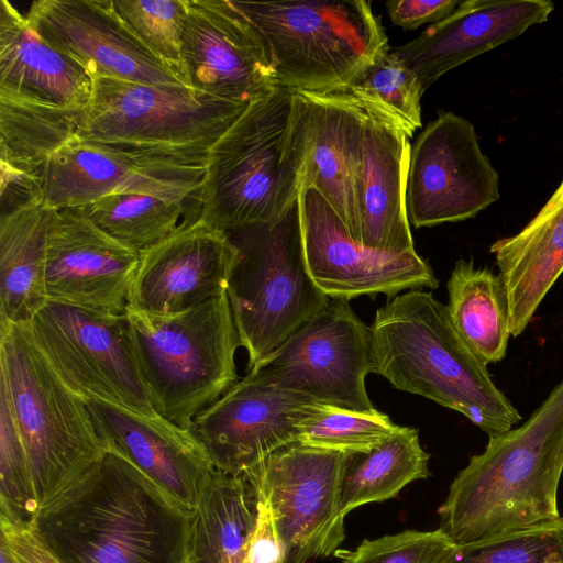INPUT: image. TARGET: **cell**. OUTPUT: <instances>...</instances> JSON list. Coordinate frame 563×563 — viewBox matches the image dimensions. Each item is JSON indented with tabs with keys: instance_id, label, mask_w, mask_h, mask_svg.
<instances>
[{
	"instance_id": "obj_9",
	"label": "cell",
	"mask_w": 563,
	"mask_h": 563,
	"mask_svg": "<svg viewBox=\"0 0 563 563\" xmlns=\"http://www.w3.org/2000/svg\"><path fill=\"white\" fill-rule=\"evenodd\" d=\"M210 150L74 137L42 167L44 203L59 210L113 194L202 201Z\"/></svg>"
},
{
	"instance_id": "obj_5",
	"label": "cell",
	"mask_w": 563,
	"mask_h": 563,
	"mask_svg": "<svg viewBox=\"0 0 563 563\" xmlns=\"http://www.w3.org/2000/svg\"><path fill=\"white\" fill-rule=\"evenodd\" d=\"M125 313L155 411L189 429L239 380L235 353L241 342L227 291L173 314L131 307Z\"/></svg>"
},
{
	"instance_id": "obj_32",
	"label": "cell",
	"mask_w": 563,
	"mask_h": 563,
	"mask_svg": "<svg viewBox=\"0 0 563 563\" xmlns=\"http://www.w3.org/2000/svg\"><path fill=\"white\" fill-rule=\"evenodd\" d=\"M69 209L126 247L142 252L200 220L203 205L144 194H113Z\"/></svg>"
},
{
	"instance_id": "obj_22",
	"label": "cell",
	"mask_w": 563,
	"mask_h": 563,
	"mask_svg": "<svg viewBox=\"0 0 563 563\" xmlns=\"http://www.w3.org/2000/svg\"><path fill=\"white\" fill-rule=\"evenodd\" d=\"M306 164L303 187H314L358 243L356 175L366 111L347 92L292 90Z\"/></svg>"
},
{
	"instance_id": "obj_17",
	"label": "cell",
	"mask_w": 563,
	"mask_h": 563,
	"mask_svg": "<svg viewBox=\"0 0 563 563\" xmlns=\"http://www.w3.org/2000/svg\"><path fill=\"white\" fill-rule=\"evenodd\" d=\"M317 404L246 375L201 411L189 430L216 471L242 475L276 450L298 442L300 422Z\"/></svg>"
},
{
	"instance_id": "obj_31",
	"label": "cell",
	"mask_w": 563,
	"mask_h": 563,
	"mask_svg": "<svg viewBox=\"0 0 563 563\" xmlns=\"http://www.w3.org/2000/svg\"><path fill=\"white\" fill-rule=\"evenodd\" d=\"M429 457L420 444L418 430L401 426L371 451L349 454L342 484L343 514L394 498L406 485L427 478Z\"/></svg>"
},
{
	"instance_id": "obj_23",
	"label": "cell",
	"mask_w": 563,
	"mask_h": 563,
	"mask_svg": "<svg viewBox=\"0 0 563 563\" xmlns=\"http://www.w3.org/2000/svg\"><path fill=\"white\" fill-rule=\"evenodd\" d=\"M547 0H468L412 41L394 48L417 74L423 91L449 70L548 20Z\"/></svg>"
},
{
	"instance_id": "obj_14",
	"label": "cell",
	"mask_w": 563,
	"mask_h": 563,
	"mask_svg": "<svg viewBox=\"0 0 563 563\" xmlns=\"http://www.w3.org/2000/svg\"><path fill=\"white\" fill-rule=\"evenodd\" d=\"M499 176L482 152L473 124L441 112L411 145L406 210L416 228L474 218L497 201Z\"/></svg>"
},
{
	"instance_id": "obj_37",
	"label": "cell",
	"mask_w": 563,
	"mask_h": 563,
	"mask_svg": "<svg viewBox=\"0 0 563 563\" xmlns=\"http://www.w3.org/2000/svg\"><path fill=\"white\" fill-rule=\"evenodd\" d=\"M111 1L115 12L139 40L184 80L181 34L187 14V0Z\"/></svg>"
},
{
	"instance_id": "obj_34",
	"label": "cell",
	"mask_w": 563,
	"mask_h": 563,
	"mask_svg": "<svg viewBox=\"0 0 563 563\" xmlns=\"http://www.w3.org/2000/svg\"><path fill=\"white\" fill-rule=\"evenodd\" d=\"M400 426L379 411L357 412L317 404L300 422L298 442L347 454L368 452Z\"/></svg>"
},
{
	"instance_id": "obj_36",
	"label": "cell",
	"mask_w": 563,
	"mask_h": 563,
	"mask_svg": "<svg viewBox=\"0 0 563 563\" xmlns=\"http://www.w3.org/2000/svg\"><path fill=\"white\" fill-rule=\"evenodd\" d=\"M449 563H563V517L459 547Z\"/></svg>"
},
{
	"instance_id": "obj_28",
	"label": "cell",
	"mask_w": 563,
	"mask_h": 563,
	"mask_svg": "<svg viewBox=\"0 0 563 563\" xmlns=\"http://www.w3.org/2000/svg\"><path fill=\"white\" fill-rule=\"evenodd\" d=\"M255 518L246 478L214 471L192 514L189 563H244Z\"/></svg>"
},
{
	"instance_id": "obj_2",
	"label": "cell",
	"mask_w": 563,
	"mask_h": 563,
	"mask_svg": "<svg viewBox=\"0 0 563 563\" xmlns=\"http://www.w3.org/2000/svg\"><path fill=\"white\" fill-rule=\"evenodd\" d=\"M488 438L438 510L439 529L456 547L560 517L563 380L525 423Z\"/></svg>"
},
{
	"instance_id": "obj_7",
	"label": "cell",
	"mask_w": 563,
	"mask_h": 563,
	"mask_svg": "<svg viewBox=\"0 0 563 563\" xmlns=\"http://www.w3.org/2000/svg\"><path fill=\"white\" fill-rule=\"evenodd\" d=\"M232 2L264 42L278 87L345 92L390 49L380 16L369 1Z\"/></svg>"
},
{
	"instance_id": "obj_13",
	"label": "cell",
	"mask_w": 563,
	"mask_h": 563,
	"mask_svg": "<svg viewBox=\"0 0 563 563\" xmlns=\"http://www.w3.org/2000/svg\"><path fill=\"white\" fill-rule=\"evenodd\" d=\"M368 373L369 328L347 300L330 299L285 343L249 369L247 375L322 405L374 412L365 386Z\"/></svg>"
},
{
	"instance_id": "obj_20",
	"label": "cell",
	"mask_w": 563,
	"mask_h": 563,
	"mask_svg": "<svg viewBox=\"0 0 563 563\" xmlns=\"http://www.w3.org/2000/svg\"><path fill=\"white\" fill-rule=\"evenodd\" d=\"M238 249L202 218L140 252L128 307L173 314L227 291Z\"/></svg>"
},
{
	"instance_id": "obj_16",
	"label": "cell",
	"mask_w": 563,
	"mask_h": 563,
	"mask_svg": "<svg viewBox=\"0 0 563 563\" xmlns=\"http://www.w3.org/2000/svg\"><path fill=\"white\" fill-rule=\"evenodd\" d=\"M181 75L194 90L244 106L278 87L264 42L230 0H187Z\"/></svg>"
},
{
	"instance_id": "obj_39",
	"label": "cell",
	"mask_w": 563,
	"mask_h": 563,
	"mask_svg": "<svg viewBox=\"0 0 563 563\" xmlns=\"http://www.w3.org/2000/svg\"><path fill=\"white\" fill-rule=\"evenodd\" d=\"M254 493L256 518L247 540L244 563H283V548L272 505L262 492L254 489Z\"/></svg>"
},
{
	"instance_id": "obj_19",
	"label": "cell",
	"mask_w": 563,
	"mask_h": 563,
	"mask_svg": "<svg viewBox=\"0 0 563 563\" xmlns=\"http://www.w3.org/2000/svg\"><path fill=\"white\" fill-rule=\"evenodd\" d=\"M140 252L74 209L54 210L46 243L47 301L125 313Z\"/></svg>"
},
{
	"instance_id": "obj_21",
	"label": "cell",
	"mask_w": 563,
	"mask_h": 563,
	"mask_svg": "<svg viewBox=\"0 0 563 563\" xmlns=\"http://www.w3.org/2000/svg\"><path fill=\"white\" fill-rule=\"evenodd\" d=\"M86 402L106 450L128 460L194 512L216 470L191 431L158 415L145 416L97 399Z\"/></svg>"
},
{
	"instance_id": "obj_6",
	"label": "cell",
	"mask_w": 563,
	"mask_h": 563,
	"mask_svg": "<svg viewBox=\"0 0 563 563\" xmlns=\"http://www.w3.org/2000/svg\"><path fill=\"white\" fill-rule=\"evenodd\" d=\"M0 382L10 397L41 508L107 450L86 400L58 375L29 325L0 321Z\"/></svg>"
},
{
	"instance_id": "obj_15",
	"label": "cell",
	"mask_w": 563,
	"mask_h": 563,
	"mask_svg": "<svg viewBox=\"0 0 563 563\" xmlns=\"http://www.w3.org/2000/svg\"><path fill=\"white\" fill-rule=\"evenodd\" d=\"M306 263L316 285L330 298L350 300L405 290L437 289L439 282L416 251L386 252L354 241L342 220L312 186L300 191Z\"/></svg>"
},
{
	"instance_id": "obj_43",
	"label": "cell",
	"mask_w": 563,
	"mask_h": 563,
	"mask_svg": "<svg viewBox=\"0 0 563 563\" xmlns=\"http://www.w3.org/2000/svg\"><path fill=\"white\" fill-rule=\"evenodd\" d=\"M0 563H16L15 558L2 532H0Z\"/></svg>"
},
{
	"instance_id": "obj_41",
	"label": "cell",
	"mask_w": 563,
	"mask_h": 563,
	"mask_svg": "<svg viewBox=\"0 0 563 563\" xmlns=\"http://www.w3.org/2000/svg\"><path fill=\"white\" fill-rule=\"evenodd\" d=\"M460 4L456 0H389L386 10L390 21L404 30H416L426 23H438Z\"/></svg>"
},
{
	"instance_id": "obj_26",
	"label": "cell",
	"mask_w": 563,
	"mask_h": 563,
	"mask_svg": "<svg viewBox=\"0 0 563 563\" xmlns=\"http://www.w3.org/2000/svg\"><path fill=\"white\" fill-rule=\"evenodd\" d=\"M508 297L509 328L520 335L563 273V179L537 216L517 234L490 246Z\"/></svg>"
},
{
	"instance_id": "obj_33",
	"label": "cell",
	"mask_w": 563,
	"mask_h": 563,
	"mask_svg": "<svg viewBox=\"0 0 563 563\" xmlns=\"http://www.w3.org/2000/svg\"><path fill=\"white\" fill-rule=\"evenodd\" d=\"M345 92L389 118L409 137L421 126L424 91L417 74L394 49L382 53Z\"/></svg>"
},
{
	"instance_id": "obj_10",
	"label": "cell",
	"mask_w": 563,
	"mask_h": 563,
	"mask_svg": "<svg viewBox=\"0 0 563 563\" xmlns=\"http://www.w3.org/2000/svg\"><path fill=\"white\" fill-rule=\"evenodd\" d=\"M91 79L77 134L90 141L211 150L250 106L183 85Z\"/></svg>"
},
{
	"instance_id": "obj_1",
	"label": "cell",
	"mask_w": 563,
	"mask_h": 563,
	"mask_svg": "<svg viewBox=\"0 0 563 563\" xmlns=\"http://www.w3.org/2000/svg\"><path fill=\"white\" fill-rule=\"evenodd\" d=\"M192 514L106 451L32 526L58 563H189Z\"/></svg>"
},
{
	"instance_id": "obj_18",
	"label": "cell",
	"mask_w": 563,
	"mask_h": 563,
	"mask_svg": "<svg viewBox=\"0 0 563 563\" xmlns=\"http://www.w3.org/2000/svg\"><path fill=\"white\" fill-rule=\"evenodd\" d=\"M40 35L87 74L145 85H183L119 16L111 0H37L25 14Z\"/></svg>"
},
{
	"instance_id": "obj_12",
	"label": "cell",
	"mask_w": 563,
	"mask_h": 563,
	"mask_svg": "<svg viewBox=\"0 0 563 563\" xmlns=\"http://www.w3.org/2000/svg\"><path fill=\"white\" fill-rule=\"evenodd\" d=\"M347 460V453L294 442L242 474L272 505L283 563L324 559L342 544L341 496Z\"/></svg>"
},
{
	"instance_id": "obj_3",
	"label": "cell",
	"mask_w": 563,
	"mask_h": 563,
	"mask_svg": "<svg viewBox=\"0 0 563 563\" xmlns=\"http://www.w3.org/2000/svg\"><path fill=\"white\" fill-rule=\"evenodd\" d=\"M369 334L372 373L395 388L462 413L488 437L521 420L431 292L393 297L377 309Z\"/></svg>"
},
{
	"instance_id": "obj_24",
	"label": "cell",
	"mask_w": 563,
	"mask_h": 563,
	"mask_svg": "<svg viewBox=\"0 0 563 563\" xmlns=\"http://www.w3.org/2000/svg\"><path fill=\"white\" fill-rule=\"evenodd\" d=\"M363 108L366 124L356 175L358 243L378 251L412 252L406 210L410 137L383 113Z\"/></svg>"
},
{
	"instance_id": "obj_29",
	"label": "cell",
	"mask_w": 563,
	"mask_h": 563,
	"mask_svg": "<svg viewBox=\"0 0 563 563\" xmlns=\"http://www.w3.org/2000/svg\"><path fill=\"white\" fill-rule=\"evenodd\" d=\"M451 321L472 351L485 363L506 356L510 334L505 283L473 260H459L446 284Z\"/></svg>"
},
{
	"instance_id": "obj_11",
	"label": "cell",
	"mask_w": 563,
	"mask_h": 563,
	"mask_svg": "<svg viewBox=\"0 0 563 563\" xmlns=\"http://www.w3.org/2000/svg\"><path fill=\"white\" fill-rule=\"evenodd\" d=\"M29 328L58 375L85 400L97 399L157 416L135 355L126 313L47 301Z\"/></svg>"
},
{
	"instance_id": "obj_38",
	"label": "cell",
	"mask_w": 563,
	"mask_h": 563,
	"mask_svg": "<svg viewBox=\"0 0 563 563\" xmlns=\"http://www.w3.org/2000/svg\"><path fill=\"white\" fill-rule=\"evenodd\" d=\"M456 547L441 529L405 530L374 540H363L353 551L342 553L344 563H449Z\"/></svg>"
},
{
	"instance_id": "obj_8",
	"label": "cell",
	"mask_w": 563,
	"mask_h": 563,
	"mask_svg": "<svg viewBox=\"0 0 563 563\" xmlns=\"http://www.w3.org/2000/svg\"><path fill=\"white\" fill-rule=\"evenodd\" d=\"M225 232L238 249L227 295L251 369L322 310L330 298L307 267L300 194L277 220Z\"/></svg>"
},
{
	"instance_id": "obj_35",
	"label": "cell",
	"mask_w": 563,
	"mask_h": 563,
	"mask_svg": "<svg viewBox=\"0 0 563 563\" xmlns=\"http://www.w3.org/2000/svg\"><path fill=\"white\" fill-rule=\"evenodd\" d=\"M38 509L27 453L7 387L0 382V516L32 523Z\"/></svg>"
},
{
	"instance_id": "obj_42",
	"label": "cell",
	"mask_w": 563,
	"mask_h": 563,
	"mask_svg": "<svg viewBox=\"0 0 563 563\" xmlns=\"http://www.w3.org/2000/svg\"><path fill=\"white\" fill-rule=\"evenodd\" d=\"M0 532L4 534L16 563H58L32 523H15L0 516Z\"/></svg>"
},
{
	"instance_id": "obj_4",
	"label": "cell",
	"mask_w": 563,
	"mask_h": 563,
	"mask_svg": "<svg viewBox=\"0 0 563 563\" xmlns=\"http://www.w3.org/2000/svg\"><path fill=\"white\" fill-rule=\"evenodd\" d=\"M305 164L294 91L277 87L210 150L202 219L223 231L277 220L301 191Z\"/></svg>"
},
{
	"instance_id": "obj_40",
	"label": "cell",
	"mask_w": 563,
	"mask_h": 563,
	"mask_svg": "<svg viewBox=\"0 0 563 563\" xmlns=\"http://www.w3.org/2000/svg\"><path fill=\"white\" fill-rule=\"evenodd\" d=\"M0 176L1 217L44 203L40 174L26 173L0 163Z\"/></svg>"
},
{
	"instance_id": "obj_25",
	"label": "cell",
	"mask_w": 563,
	"mask_h": 563,
	"mask_svg": "<svg viewBox=\"0 0 563 563\" xmlns=\"http://www.w3.org/2000/svg\"><path fill=\"white\" fill-rule=\"evenodd\" d=\"M0 91L84 110L91 97L92 79L45 41L9 0H0Z\"/></svg>"
},
{
	"instance_id": "obj_27",
	"label": "cell",
	"mask_w": 563,
	"mask_h": 563,
	"mask_svg": "<svg viewBox=\"0 0 563 563\" xmlns=\"http://www.w3.org/2000/svg\"><path fill=\"white\" fill-rule=\"evenodd\" d=\"M53 213L42 203L0 217V321L29 325L47 302L46 243Z\"/></svg>"
},
{
	"instance_id": "obj_30",
	"label": "cell",
	"mask_w": 563,
	"mask_h": 563,
	"mask_svg": "<svg viewBox=\"0 0 563 563\" xmlns=\"http://www.w3.org/2000/svg\"><path fill=\"white\" fill-rule=\"evenodd\" d=\"M82 110H71L0 91V163L40 174L45 163L77 136Z\"/></svg>"
}]
</instances>
